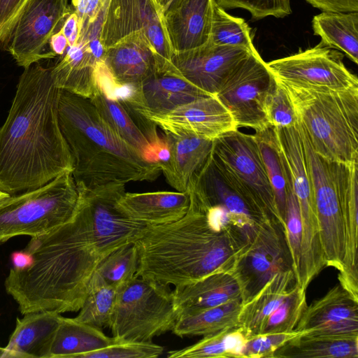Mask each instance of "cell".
<instances>
[{
  "label": "cell",
  "instance_id": "16",
  "mask_svg": "<svg viewBox=\"0 0 358 358\" xmlns=\"http://www.w3.org/2000/svg\"><path fill=\"white\" fill-rule=\"evenodd\" d=\"M187 189L208 205L223 206L229 213L234 223L251 237L257 223L269 217L212 152L191 179Z\"/></svg>",
  "mask_w": 358,
  "mask_h": 358
},
{
  "label": "cell",
  "instance_id": "11",
  "mask_svg": "<svg viewBox=\"0 0 358 358\" xmlns=\"http://www.w3.org/2000/svg\"><path fill=\"white\" fill-rule=\"evenodd\" d=\"M141 34L159 59V73L175 72L174 52L166 30L164 13L155 0H110L100 40L105 49L119 41Z\"/></svg>",
  "mask_w": 358,
  "mask_h": 358
},
{
  "label": "cell",
  "instance_id": "20",
  "mask_svg": "<svg viewBox=\"0 0 358 358\" xmlns=\"http://www.w3.org/2000/svg\"><path fill=\"white\" fill-rule=\"evenodd\" d=\"M296 329L310 335H358V299L338 283L306 306Z\"/></svg>",
  "mask_w": 358,
  "mask_h": 358
},
{
  "label": "cell",
  "instance_id": "46",
  "mask_svg": "<svg viewBox=\"0 0 358 358\" xmlns=\"http://www.w3.org/2000/svg\"><path fill=\"white\" fill-rule=\"evenodd\" d=\"M322 12H358V0H306Z\"/></svg>",
  "mask_w": 358,
  "mask_h": 358
},
{
  "label": "cell",
  "instance_id": "18",
  "mask_svg": "<svg viewBox=\"0 0 358 358\" xmlns=\"http://www.w3.org/2000/svg\"><path fill=\"white\" fill-rule=\"evenodd\" d=\"M147 118L164 132L192 134L211 141L238 129L231 113L215 96L197 99L166 114Z\"/></svg>",
  "mask_w": 358,
  "mask_h": 358
},
{
  "label": "cell",
  "instance_id": "5",
  "mask_svg": "<svg viewBox=\"0 0 358 358\" xmlns=\"http://www.w3.org/2000/svg\"><path fill=\"white\" fill-rule=\"evenodd\" d=\"M276 81L287 91L317 154L331 162H358V87H302Z\"/></svg>",
  "mask_w": 358,
  "mask_h": 358
},
{
  "label": "cell",
  "instance_id": "24",
  "mask_svg": "<svg viewBox=\"0 0 358 358\" xmlns=\"http://www.w3.org/2000/svg\"><path fill=\"white\" fill-rule=\"evenodd\" d=\"M190 204L186 192H124L117 200L118 209L127 217L144 226L162 225L182 217Z\"/></svg>",
  "mask_w": 358,
  "mask_h": 358
},
{
  "label": "cell",
  "instance_id": "21",
  "mask_svg": "<svg viewBox=\"0 0 358 358\" xmlns=\"http://www.w3.org/2000/svg\"><path fill=\"white\" fill-rule=\"evenodd\" d=\"M358 162L339 164V194L345 230L343 268L339 283L358 297Z\"/></svg>",
  "mask_w": 358,
  "mask_h": 358
},
{
  "label": "cell",
  "instance_id": "15",
  "mask_svg": "<svg viewBox=\"0 0 358 358\" xmlns=\"http://www.w3.org/2000/svg\"><path fill=\"white\" fill-rule=\"evenodd\" d=\"M266 66L276 80L294 86L337 90L358 87L357 77L345 66L341 52L321 42L269 62Z\"/></svg>",
  "mask_w": 358,
  "mask_h": 358
},
{
  "label": "cell",
  "instance_id": "4",
  "mask_svg": "<svg viewBox=\"0 0 358 358\" xmlns=\"http://www.w3.org/2000/svg\"><path fill=\"white\" fill-rule=\"evenodd\" d=\"M58 113L76 186L151 182L162 173L110 128L89 98L61 90Z\"/></svg>",
  "mask_w": 358,
  "mask_h": 358
},
{
  "label": "cell",
  "instance_id": "34",
  "mask_svg": "<svg viewBox=\"0 0 358 358\" xmlns=\"http://www.w3.org/2000/svg\"><path fill=\"white\" fill-rule=\"evenodd\" d=\"M243 306L238 299L215 307L180 314L172 331L178 336H206L238 325Z\"/></svg>",
  "mask_w": 358,
  "mask_h": 358
},
{
  "label": "cell",
  "instance_id": "6",
  "mask_svg": "<svg viewBox=\"0 0 358 358\" xmlns=\"http://www.w3.org/2000/svg\"><path fill=\"white\" fill-rule=\"evenodd\" d=\"M78 197L72 172L9 195L0 201V243L17 236H40L63 224L73 215Z\"/></svg>",
  "mask_w": 358,
  "mask_h": 358
},
{
  "label": "cell",
  "instance_id": "39",
  "mask_svg": "<svg viewBox=\"0 0 358 358\" xmlns=\"http://www.w3.org/2000/svg\"><path fill=\"white\" fill-rule=\"evenodd\" d=\"M164 348L153 342H142L115 338L105 348L84 355L83 358H156Z\"/></svg>",
  "mask_w": 358,
  "mask_h": 358
},
{
  "label": "cell",
  "instance_id": "26",
  "mask_svg": "<svg viewBox=\"0 0 358 358\" xmlns=\"http://www.w3.org/2000/svg\"><path fill=\"white\" fill-rule=\"evenodd\" d=\"M171 293L178 316L242 299L243 289L234 271H226L174 287Z\"/></svg>",
  "mask_w": 358,
  "mask_h": 358
},
{
  "label": "cell",
  "instance_id": "53",
  "mask_svg": "<svg viewBox=\"0 0 358 358\" xmlns=\"http://www.w3.org/2000/svg\"><path fill=\"white\" fill-rule=\"evenodd\" d=\"M73 0H70V3L72 2Z\"/></svg>",
  "mask_w": 358,
  "mask_h": 358
},
{
  "label": "cell",
  "instance_id": "50",
  "mask_svg": "<svg viewBox=\"0 0 358 358\" xmlns=\"http://www.w3.org/2000/svg\"><path fill=\"white\" fill-rule=\"evenodd\" d=\"M182 0H161L159 6L164 15L175 8Z\"/></svg>",
  "mask_w": 358,
  "mask_h": 358
},
{
  "label": "cell",
  "instance_id": "25",
  "mask_svg": "<svg viewBox=\"0 0 358 358\" xmlns=\"http://www.w3.org/2000/svg\"><path fill=\"white\" fill-rule=\"evenodd\" d=\"M164 136L169 157L158 165L169 185L178 192H186L192 177L208 159L213 141L192 134L164 132Z\"/></svg>",
  "mask_w": 358,
  "mask_h": 358
},
{
  "label": "cell",
  "instance_id": "38",
  "mask_svg": "<svg viewBox=\"0 0 358 358\" xmlns=\"http://www.w3.org/2000/svg\"><path fill=\"white\" fill-rule=\"evenodd\" d=\"M138 266L136 247L130 243L107 255L95 271L107 283L117 288L136 275Z\"/></svg>",
  "mask_w": 358,
  "mask_h": 358
},
{
  "label": "cell",
  "instance_id": "28",
  "mask_svg": "<svg viewBox=\"0 0 358 358\" xmlns=\"http://www.w3.org/2000/svg\"><path fill=\"white\" fill-rule=\"evenodd\" d=\"M98 61L80 43L68 45L50 67L54 85L59 90L91 98L96 90L95 69Z\"/></svg>",
  "mask_w": 358,
  "mask_h": 358
},
{
  "label": "cell",
  "instance_id": "42",
  "mask_svg": "<svg viewBox=\"0 0 358 358\" xmlns=\"http://www.w3.org/2000/svg\"><path fill=\"white\" fill-rule=\"evenodd\" d=\"M222 8H243L248 11L254 20L272 16L277 18L292 13L290 0H215Z\"/></svg>",
  "mask_w": 358,
  "mask_h": 358
},
{
  "label": "cell",
  "instance_id": "10",
  "mask_svg": "<svg viewBox=\"0 0 358 358\" xmlns=\"http://www.w3.org/2000/svg\"><path fill=\"white\" fill-rule=\"evenodd\" d=\"M275 83L257 52L250 54L229 73L215 96L229 111L238 128L258 131L270 126L266 103Z\"/></svg>",
  "mask_w": 358,
  "mask_h": 358
},
{
  "label": "cell",
  "instance_id": "43",
  "mask_svg": "<svg viewBox=\"0 0 358 358\" xmlns=\"http://www.w3.org/2000/svg\"><path fill=\"white\" fill-rule=\"evenodd\" d=\"M306 331L294 330L289 332L261 334L247 339L243 358H272L273 353L289 341Z\"/></svg>",
  "mask_w": 358,
  "mask_h": 358
},
{
  "label": "cell",
  "instance_id": "13",
  "mask_svg": "<svg viewBox=\"0 0 358 358\" xmlns=\"http://www.w3.org/2000/svg\"><path fill=\"white\" fill-rule=\"evenodd\" d=\"M289 269H292V262L285 229L276 219L264 218L256 225L234 270L242 286L243 303L275 274Z\"/></svg>",
  "mask_w": 358,
  "mask_h": 358
},
{
  "label": "cell",
  "instance_id": "2",
  "mask_svg": "<svg viewBox=\"0 0 358 358\" xmlns=\"http://www.w3.org/2000/svg\"><path fill=\"white\" fill-rule=\"evenodd\" d=\"M190 204L180 219L145 226L134 241L136 275L174 287L215 272L234 271L251 236L238 228L220 205L208 206L189 192Z\"/></svg>",
  "mask_w": 358,
  "mask_h": 358
},
{
  "label": "cell",
  "instance_id": "47",
  "mask_svg": "<svg viewBox=\"0 0 358 358\" xmlns=\"http://www.w3.org/2000/svg\"><path fill=\"white\" fill-rule=\"evenodd\" d=\"M61 31L66 38L69 45L77 42L79 36V24L78 17L73 10L65 20Z\"/></svg>",
  "mask_w": 358,
  "mask_h": 358
},
{
  "label": "cell",
  "instance_id": "32",
  "mask_svg": "<svg viewBox=\"0 0 358 358\" xmlns=\"http://www.w3.org/2000/svg\"><path fill=\"white\" fill-rule=\"evenodd\" d=\"M312 27L322 43L358 64V12H322L313 17Z\"/></svg>",
  "mask_w": 358,
  "mask_h": 358
},
{
  "label": "cell",
  "instance_id": "37",
  "mask_svg": "<svg viewBox=\"0 0 358 358\" xmlns=\"http://www.w3.org/2000/svg\"><path fill=\"white\" fill-rule=\"evenodd\" d=\"M209 42L218 45L240 47L252 53L254 46L251 29L241 17L227 13L215 1L213 3Z\"/></svg>",
  "mask_w": 358,
  "mask_h": 358
},
{
  "label": "cell",
  "instance_id": "8",
  "mask_svg": "<svg viewBox=\"0 0 358 358\" xmlns=\"http://www.w3.org/2000/svg\"><path fill=\"white\" fill-rule=\"evenodd\" d=\"M306 290L292 269L275 274L243 303L238 327L248 338L296 329L306 303Z\"/></svg>",
  "mask_w": 358,
  "mask_h": 358
},
{
  "label": "cell",
  "instance_id": "3",
  "mask_svg": "<svg viewBox=\"0 0 358 358\" xmlns=\"http://www.w3.org/2000/svg\"><path fill=\"white\" fill-rule=\"evenodd\" d=\"M60 92L50 67L36 63L20 76L0 127V189L9 195L41 187L73 171L59 122Z\"/></svg>",
  "mask_w": 358,
  "mask_h": 358
},
{
  "label": "cell",
  "instance_id": "52",
  "mask_svg": "<svg viewBox=\"0 0 358 358\" xmlns=\"http://www.w3.org/2000/svg\"><path fill=\"white\" fill-rule=\"evenodd\" d=\"M155 1L159 5V3H160L161 0H155Z\"/></svg>",
  "mask_w": 358,
  "mask_h": 358
},
{
  "label": "cell",
  "instance_id": "40",
  "mask_svg": "<svg viewBox=\"0 0 358 358\" xmlns=\"http://www.w3.org/2000/svg\"><path fill=\"white\" fill-rule=\"evenodd\" d=\"M285 231L292 258V270L298 281L301 256L302 224L298 201L292 189V184L288 189Z\"/></svg>",
  "mask_w": 358,
  "mask_h": 358
},
{
  "label": "cell",
  "instance_id": "22",
  "mask_svg": "<svg viewBox=\"0 0 358 358\" xmlns=\"http://www.w3.org/2000/svg\"><path fill=\"white\" fill-rule=\"evenodd\" d=\"M103 61L115 82L136 85L159 71L157 55L148 40L137 34L105 49Z\"/></svg>",
  "mask_w": 358,
  "mask_h": 358
},
{
  "label": "cell",
  "instance_id": "41",
  "mask_svg": "<svg viewBox=\"0 0 358 358\" xmlns=\"http://www.w3.org/2000/svg\"><path fill=\"white\" fill-rule=\"evenodd\" d=\"M266 113L269 124L275 129L292 127L298 123L289 95L277 81L267 97Z\"/></svg>",
  "mask_w": 358,
  "mask_h": 358
},
{
  "label": "cell",
  "instance_id": "1",
  "mask_svg": "<svg viewBox=\"0 0 358 358\" xmlns=\"http://www.w3.org/2000/svg\"><path fill=\"white\" fill-rule=\"evenodd\" d=\"M78 193L73 215L48 232L31 237L23 250L29 264L12 267L5 279L6 291L22 315L78 311L94 271L109 255L86 200Z\"/></svg>",
  "mask_w": 358,
  "mask_h": 358
},
{
  "label": "cell",
  "instance_id": "49",
  "mask_svg": "<svg viewBox=\"0 0 358 358\" xmlns=\"http://www.w3.org/2000/svg\"><path fill=\"white\" fill-rule=\"evenodd\" d=\"M12 261L14 268H23L28 266L30 262L29 255L24 250L15 252L12 255Z\"/></svg>",
  "mask_w": 358,
  "mask_h": 358
},
{
  "label": "cell",
  "instance_id": "12",
  "mask_svg": "<svg viewBox=\"0 0 358 358\" xmlns=\"http://www.w3.org/2000/svg\"><path fill=\"white\" fill-rule=\"evenodd\" d=\"M69 0H29L20 13L5 48L23 69L56 57L47 49L52 35L72 13Z\"/></svg>",
  "mask_w": 358,
  "mask_h": 358
},
{
  "label": "cell",
  "instance_id": "9",
  "mask_svg": "<svg viewBox=\"0 0 358 358\" xmlns=\"http://www.w3.org/2000/svg\"><path fill=\"white\" fill-rule=\"evenodd\" d=\"M299 127L313 187L326 266L341 272L345 257V230L339 194L340 162L317 154L304 131Z\"/></svg>",
  "mask_w": 358,
  "mask_h": 358
},
{
  "label": "cell",
  "instance_id": "51",
  "mask_svg": "<svg viewBox=\"0 0 358 358\" xmlns=\"http://www.w3.org/2000/svg\"><path fill=\"white\" fill-rule=\"evenodd\" d=\"M9 196L8 194L3 192L2 190L0 189V201H1L2 200H3L4 199H6V197H8Z\"/></svg>",
  "mask_w": 358,
  "mask_h": 358
},
{
  "label": "cell",
  "instance_id": "44",
  "mask_svg": "<svg viewBox=\"0 0 358 358\" xmlns=\"http://www.w3.org/2000/svg\"><path fill=\"white\" fill-rule=\"evenodd\" d=\"M29 0H0V46L5 49L12 30Z\"/></svg>",
  "mask_w": 358,
  "mask_h": 358
},
{
  "label": "cell",
  "instance_id": "35",
  "mask_svg": "<svg viewBox=\"0 0 358 358\" xmlns=\"http://www.w3.org/2000/svg\"><path fill=\"white\" fill-rule=\"evenodd\" d=\"M247 341L238 327L228 328L203 336L197 343L168 352L169 358H243Z\"/></svg>",
  "mask_w": 358,
  "mask_h": 358
},
{
  "label": "cell",
  "instance_id": "7",
  "mask_svg": "<svg viewBox=\"0 0 358 358\" xmlns=\"http://www.w3.org/2000/svg\"><path fill=\"white\" fill-rule=\"evenodd\" d=\"M177 317L169 286L135 275L116 288L108 327L113 338L152 342L172 331Z\"/></svg>",
  "mask_w": 358,
  "mask_h": 358
},
{
  "label": "cell",
  "instance_id": "29",
  "mask_svg": "<svg viewBox=\"0 0 358 358\" xmlns=\"http://www.w3.org/2000/svg\"><path fill=\"white\" fill-rule=\"evenodd\" d=\"M112 341L101 329L62 316L45 358H83Z\"/></svg>",
  "mask_w": 358,
  "mask_h": 358
},
{
  "label": "cell",
  "instance_id": "27",
  "mask_svg": "<svg viewBox=\"0 0 358 358\" xmlns=\"http://www.w3.org/2000/svg\"><path fill=\"white\" fill-rule=\"evenodd\" d=\"M62 315L54 311L29 313L17 318L0 358H45Z\"/></svg>",
  "mask_w": 358,
  "mask_h": 358
},
{
  "label": "cell",
  "instance_id": "45",
  "mask_svg": "<svg viewBox=\"0 0 358 358\" xmlns=\"http://www.w3.org/2000/svg\"><path fill=\"white\" fill-rule=\"evenodd\" d=\"M109 2L110 0H73L71 2L78 17L79 31L90 24Z\"/></svg>",
  "mask_w": 358,
  "mask_h": 358
},
{
  "label": "cell",
  "instance_id": "17",
  "mask_svg": "<svg viewBox=\"0 0 358 358\" xmlns=\"http://www.w3.org/2000/svg\"><path fill=\"white\" fill-rule=\"evenodd\" d=\"M252 53L243 48L208 41L199 48L175 52L171 62L180 76L215 96L229 73Z\"/></svg>",
  "mask_w": 358,
  "mask_h": 358
},
{
  "label": "cell",
  "instance_id": "14",
  "mask_svg": "<svg viewBox=\"0 0 358 358\" xmlns=\"http://www.w3.org/2000/svg\"><path fill=\"white\" fill-rule=\"evenodd\" d=\"M212 152L251 195L262 212L282 224L274 194L254 136L238 129L227 132L213 141Z\"/></svg>",
  "mask_w": 358,
  "mask_h": 358
},
{
  "label": "cell",
  "instance_id": "31",
  "mask_svg": "<svg viewBox=\"0 0 358 358\" xmlns=\"http://www.w3.org/2000/svg\"><path fill=\"white\" fill-rule=\"evenodd\" d=\"M258 145L275 198L276 208L285 229L290 174L275 129L268 126L253 134Z\"/></svg>",
  "mask_w": 358,
  "mask_h": 358
},
{
  "label": "cell",
  "instance_id": "48",
  "mask_svg": "<svg viewBox=\"0 0 358 358\" xmlns=\"http://www.w3.org/2000/svg\"><path fill=\"white\" fill-rule=\"evenodd\" d=\"M69 45L68 41L61 29L50 38L49 50L57 56L62 55Z\"/></svg>",
  "mask_w": 358,
  "mask_h": 358
},
{
  "label": "cell",
  "instance_id": "19",
  "mask_svg": "<svg viewBox=\"0 0 358 358\" xmlns=\"http://www.w3.org/2000/svg\"><path fill=\"white\" fill-rule=\"evenodd\" d=\"M211 95L173 72L155 73L132 85L130 95L120 101L143 116L164 115L174 108Z\"/></svg>",
  "mask_w": 358,
  "mask_h": 358
},
{
  "label": "cell",
  "instance_id": "30",
  "mask_svg": "<svg viewBox=\"0 0 358 358\" xmlns=\"http://www.w3.org/2000/svg\"><path fill=\"white\" fill-rule=\"evenodd\" d=\"M357 358L358 335L302 334L278 349L272 358Z\"/></svg>",
  "mask_w": 358,
  "mask_h": 358
},
{
  "label": "cell",
  "instance_id": "36",
  "mask_svg": "<svg viewBox=\"0 0 358 358\" xmlns=\"http://www.w3.org/2000/svg\"><path fill=\"white\" fill-rule=\"evenodd\" d=\"M116 288L94 271L84 303L75 320L102 329L108 327Z\"/></svg>",
  "mask_w": 358,
  "mask_h": 358
},
{
  "label": "cell",
  "instance_id": "33",
  "mask_svg": "<svg viewBox=\"0 0 358 358\" xmlns=\"http://www.w3.org/2000/svg\"><path fill=\"white\" fill-rule=\"evenodd\" d=\"M90 99L117 134L139 152L146 161L155 163L150 142L128 109L119 100L110 97L98 87Z\"/></svg>",
  "mask_w": 358,
  "mask_h": 358
},
{
  "label": "cell",
  "instance_id": "23",
  "mask_svg": "<svg viewBox=\"0 0 358 358\" xmlns=\"http://www.w3.org/2000/svg\"><path fill=\"white\" fill-rule=\"evenodd\" d=\"M214 1L182 0L164 15L174 53L199 48L209 41Z\"/></svg>",
  "mask_w": 358,
  "mask_h": 358
}]
</instances>
